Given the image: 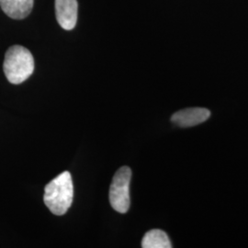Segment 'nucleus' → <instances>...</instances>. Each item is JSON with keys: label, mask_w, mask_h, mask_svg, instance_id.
<instances>
[{"label": "nucleus", "mask_w": 248, "mask_h": 248, "mask_svg": "<svg viewBox=\"0 0 248 248\" xmlns=\"http://www.w3.org/2000/svg\"><path fill=\"white\" fill-rule=\"evenodd\" d=\"M34 0H0V7L9 18L23 19L33 9Z\"/></svg>", "instance_id": "6"}, {"label": "nucleus", "mask_w": 248, "mask_h": 248, "mask_svg": "<svg viewBox=\"0 0 248 248\" xmlns=\"http://www.w3.org/2000/svg\"><path fill=\"white\" fill-rule=\"evenodd\" d=\"M54 6L59 25L65 31L73 30L78 22V0H55Z\"/></svg>", "instance_id": "4"}, {"label": "nucleus", "mask_w": 248, "mask_h": 248, "mask_svg": "<svg viewBox=\"0 0 248 248\" xmlns=\"http://www.w3.org/2000/svg\"><path fill=\"white\" fill-rule=\"evenodd\" d=\"M142 248H171L172 245L164 231L154 229L147 232L142 240Z\"/></svg>", "instance_id": "7"}, {"label": "nucleus", "mask_w": 248, "mask_h": 248, "mask_svg": "<svg viewBox=\"0 0 248 248\" xmlns=\"http://www.w3.org/2000/svg\"><path fill=\"white\" fill-rule=\"evenodd\" d=\"M74 186L71 174L64 171L48 183L45 189V203L51 213L63 215L71 207Z\"/></svg>", "instance_id": "1"}, {"label": "nucleus", "mask_w": 248, "mask_h": 248, "mask_svg": "<svg viewBox=\"0 0 248 248\" xmlns=\"http://www.w3.org/2000/svg\"><path fill=\"white\" fill-rule=\"evenodd\" d=\"M132 170L129 167L118 169L109 187V202L116 212L126 213L130 208V183Z\"/></svg>", "instance_id": "3"}, {"label": "nucleus", "mask_w": 248, "mask_h": 248, "mask_svg": "<svg viewBox=\"0 0 248 248\" xmlns=\"http://www.w3.org/2000/svg\"><path fill=\"white\" fill-rule=\"evenodd\" d=\"M211 116V111L205 108H189L178 110L171 117V122L179 127H193L205 123Z\"/></svg>", "instance_id": "5"}, {"label": "nucleus", "mask_w": 248, "mask_h": 248, "mask_svg": "<svg viewBox=\"0 0 248 248\" xmlns=\"http://www.w3.org/2000/svg\"><path fill=\"white\" fill-rule=\"evenodd\" d=\"M3 69L11 84H21L34 71L33 56L25 47L13 45L5 54Z\"/></svg>", "instance_id": "2"}]
</instances>
